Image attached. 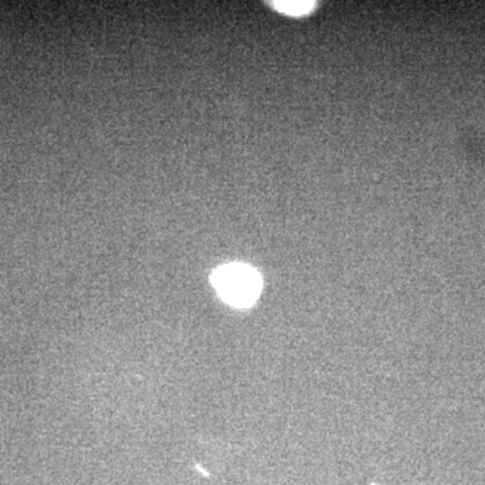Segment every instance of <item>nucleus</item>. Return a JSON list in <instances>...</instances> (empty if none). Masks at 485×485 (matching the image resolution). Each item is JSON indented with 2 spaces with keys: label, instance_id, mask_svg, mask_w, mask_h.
<instances>
[{
  "label": "nucleus",
  "instance_id": "obj_1",
  "mask_svg": "<svg viewBox=\"0 0 485 485\" xmlns=\"http://www.w3.org/2000/svg\"><path fill=\"white\" fill-rule=\"evenodd\" d=\"M212 283L217 294L236 307L251 306L260 294L262 278L245 265H225L216 269Z\"/></svg>",
  "mask_w": 485,
  "mask_h": 485
},
{
  "label": "nucleus",
  "instance_id": "obj_2",
  "mask_svg": "<svg viewBox=\"0 0 485 485\" xmlns=\"http://www.w3.org/2000/svg\"><path fill=\"white\" fill-rule=\"evenodd\" d=\"M271 6L286 15L301 17V15H306V14L312 12L316 7V1H309V0L285 1V0H282V1H271Z\"/></svg>",
  "mask_w": 485,
  "mask_h": 485
}]
</instances>
